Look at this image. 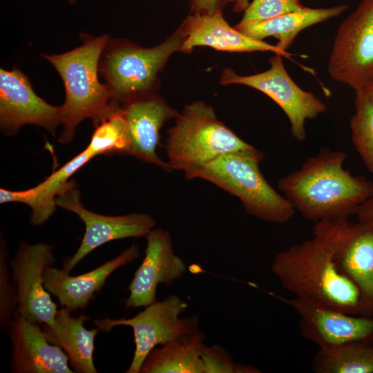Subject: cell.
Listing matches in <instances>:
<instances>
[{
    "instance_id": "ffe728a7",
    "label": "cell",
    "mask_w": 373,
    "mask_h": 373,
    "mask_svg": "<svg viewBox=\"0 0 373 373\" xmlns=\"http://www.w3.org/2000/svg\"><path fill=\"white\" fill-rule=\"evenodd\" d=\"M93 157L84 150L38 185L25 191L0 189V204L19 202L32 210L30 222L42 225L56 209L55 199L69 184L70 178Z\"/></svg>"
},
{
    "instance_id": "9c48e42d",
    "label": "cell",
    "mask_w": 373,
    "mask_h": 373,
    "mask_svg": "<svg viewBox=\"0 0 373 373\" xmlns=\"http://www.w3.org/2000/svg\"><path fill=\"white\" fill-rule=\"evenodd\" d=\"M269 64L268 70L251 75H240L231 68H224L220 84L244 85L267 95L287 117L292 137L303 142L307 136L306 121L326 112L327 106L314 93L303 90L294 82L285 69L282 55L275 54L269 59Z\"/></svg>"
},
{
    "instance_id": "e0dca14e",
    "label": "cell",
    "mask_w": 373,
    "mask_h": 373,
    "mask_svg": "<svg viewBox=\"0 0 373 373\" xmlns=\"http://www.w3.org/2000/svg\"><path fill=\"white\" fill-rule=\"evenodd\" d=\"M6 331L12 347V372H73L66 352L48 341L38 323L15 315Z\"/></svg>"
},
{
    "instance_id": "d6986e66",
    "label": "cell",
    "mask_w": 373,
    "mask_h": 373,
    "mask_svg": "<svg viewBox=\"0 0 373 373\" xmlns=\"http://www.w3.org/2000/svg\"><path fill=\"white\" fill-rule=\"evenodd\" d=\"M137 245L133 244L114 258L88 272L70 276L65 270L51 266L45 268L43 277L46 289L58 298L60 305L70 312L84 309L104 287L108 277L116 269L139 258Z\"/></svg>"
},
{
    "instance_id": "52a82bcc",
    "label": "cell",
    "mask_w": 373,
    "mask_h": 373,
    "mask_svg": "<svg viewBox=\"0 0 373 373\" xmlns=\"http://www.w3.org/2000/svg\"><path fill=\"white\" fill-rule=\"evenodd\" d=\"M187 303L177 295L162 301L156 300L130 318H104L95 321L97 328L109 332L116 326L133 329L135 349L126 373H139L150 352L157 345H162L181 336L199 331L198 316L180 318L187 309Z\"/></svg>"
},
{
    "instance_id": "7a4b0ae2",
    "label": "cell",
    "mask_w": 373,
    "mask_h": 373,
    "mask_svg": "<svg viewBox=\"0 0 373 373\" xmlns=\"http://www.w3.org/2000/svg\"><path fill=\"white\" fill-rule=\"evenodd\" d=\"M271 269L294 297L362 316L360 292L334 260L326 220L315 222L311 238L278 252Z\"/></svg>"
},
{
    "instance_id": "f546056e",
    "label": "cell",
    "mask_w": 373,
    "mask_h": 373,
    "mask_svg": "<svg viewBox=\"0 0 373 373\" xmlns=\"http://www.w3.org/2000/svg\"><path fill=\"white\" fill-rule=\"evenodd\" d=\"M231 0H187L191 14L213 15L222 12Z\"/></svg>"
},
{
    "instance_id": "1f68e13d",
    "label": "cell",
    "mask_w": 373,
    "mask_h": 373,
    "mask_svg": "<svg viewBox=\"0 0 373 373\" xmlns=\"http://www.w3.org/2000/svg\"><path fill=\"white\" fill-rule=\"evenodd\" d=\"M230 3H233V11L236 12L245 11L249 4V0H231Z\"/></svg>"
},
{
    "instance_id": "5b68a950",
    "label": "cell",
    "mask_w": 373,
    "mask_h": 373,
    "mask_svg": "<svg viewBox=\"0 0 373 373\" xmlns=\"http://www.w3.org/2000/svg\"><path fill=\"white\" fill-rule=\"evenodd\" d=\"M264 154L252 152L223 155L184 173L188 180H207L238 198L245 212L270 223L284 224L296 211L289 201L265 179L260 169Z\"/></svg>"
},
{
    "instance_id": "836d02e7",
    "label": "cell",
    "mask_w": 373,
    "mask_h": 373,
    "mask_svg": "<svg viewBox=\"0 0 373 373\" xmlns=\"http://www.w3.org/2000/svg\"><path fill=\"white\" fill-rule=\"evenodd\" d=\"M77 0H68L69 3H74L77 1Z\"/></svg>"
},
{
    "instance_id": "9a60e30c",
    "label": "cell",
    "mask_w": 373,
    "mask_h": 373,
    "mask_svg": "<svg viewBox=\"0 0 373 373\" xmlns=\"http://www.w3.org/2000/svg\"><path fill=\"white\" fill-rule=\"evenodd\" d=\"M144 258L135 271L124 300L126 308L147 307L155 303L159 284L166 286L186 272V264L177 256L169 231L153 228L145 237Z\"/></svg>"
},
{
    "instance_id": "44dd1931",
    "label": "cell",
    "mask_w": 373,
    "mask_h": 373,
    "mask_svg": "<svg viewBox=\"0 0 373 373\" xmlns=\"http://www.w3.org/2000/svg\"><path fill=\"white\" fill-rule=\"evenodd\" d=\"M70 313L62 307L57 310L54 323L41 324V329L50 343L60 347L66 352L75 372L96 373L93 350L95 337L99 329H87L84 326L89 316L73 317Z\"/></svg>"
},
{
    "instance_id": "ba28073f",
    "label": "cell",
    "mask_w": 373,
    "mask_h": 373,
    "mask_svg": "<svg viewBox=\"0 0 373 373\" xmlns=\"http://www.w3.org/2000/svg\"><path fill=\"white\" fill-rule=\"evenodd\" d=\"M327 70L334 80L354 90L373 82V0H361L339 26Z\"/></svg>"
},
{
    "instance_id": "8992f818",
    "label": "cell",
    "mask_w": 373,
    "mask_h": 373,
    "mask_svg": "<svg viewBox=\"0 0 373 373\" xmlns=\"http://www.w3.org/2000/svg\"><path fill=\"white\" fill-rule=\"evenodd\" d=\"M164 149L172 171L184 173L226 154L256 149L237 135L202 101L186 104L167 130Z\"/></svg>"
},
{
    "instance_id": "cb8c5ba5",
    "label": "cell",
    "mask_w": 373,
    "mask_h": 373,
    "mask_svg": "<svg viewBox=\"0 0 373 373\" xmlns=\"http://www.w3.org/2000/svg\"><path fill=\"white\" fill-rule=\"evenodd\" d=\"M312 367L316 373H373V344L357 342L318 348Z\"/></svg>"
},
{
    "instance_id": "d6a6232c",
    "label": "cell",
    "mask_w": 373,
    "mask_h": 373,
    "mask_svg": "<svg viewBox=\"0 0 373 373\" xmlns=\"http://www.w3.org/2000/svg\"><path fill=\"white\" fill-rule=\"evenodd\" d=\"M373 102V82L364 89Z\"/></svg>"
},
{
    "instance_id": "83f0119b",
    "label": "cell",
    "mask_w": 373,
    "mask_h": 373,
    "mask_svg": "<svg viewBox=\"0 0 373 373\" xmlns=\"http://www.w3.org/2000/svg\"><path fill=\"white\" fill-rule=\"evenodd\" d=\"M300 0H253L244 11L242 22L269 20L303 10Z\"/></svg>"
},
{
    "instance_id": "5bb4252c",
    "label": "cell",
    "mask_w": 373,
    "mask_h": 373,
    "mask_svg": "<svg viewBox=\"0 0 373 373\" xmlns=\"http://www.w3.org/2000/svg\"><path fill=\"white\" fill-rule=\"evenodd\" d=\"M61 122V106L39 97L24 73L15 68L0 69V127L5 135H13L31 124L55 135Z\"/></svg>"
},
{
    "instance_id": "ac0fdd59",
    "label": "cell",
    "mask_w": 373,
    "mask_h": 373,
    "mask_svg": "<svg viewBox=\"0 0 373 373\" xmlns=\"http://www.w3.org/2000/svg\"><path fill=\"white\" fill-rule=\"evenodd\" d=\"M185 39L184 53H190L196 46H207L229 52H254L270 51L291 59L294 55L263 40L245 35L231 27L222 12L213 15H189L180 25Z\"/></svg>"
},
{
    "instance_id": "4fadbf2b",
    "label": "cell",
    "mask_w": 373,
    "mask_h": 373,
    "mask_svg": "<svg viewBox=\"0 0 373 373\" xmlns=\"http://www.w3.org/2000/svg\"><path fill=\"white\" fill-rule=\"evenodd\" d=\"M299 316L302 336L318 348L373 342V317L350 314L307 299L280 297Z\"/></svg>"
},
{
    "instance_id": "8fae6325",
    "label": "cell",
    "mask_w": 373,
    "mask_h": 373,
    "mask_svg": "<svg viewBox=\"0 0 373 373\" xmlns=\"http://www.w3.org/2000/svg\"><path fill=\"white\" fill-rule=\"evenodd\" d=\"M53 250V246L47 243L21 242L10 262L17 292L15 315L41 325L52 324L57 312L56 303L44 287L43 277L45 268L55 261Z\"/></svg>"
},
{
    "instance_id": "603a6c76",
    "label": "cell",
    "mask_w": 373,
    "mask_h": 373,
    "mask_svg": "<svg viewBox=\"0 0 373 373\" xmlns=\"http://www.w3.org/2000/svg\"><path fill=\"white\" fill-rule=\"evenodd\" d=\"M201 331L181 336L153 350L144 361L140 373H204L200 348Z\"/></svg>"
},
{
    "instance_id": "f1b7e54d",
    "label": "cell",
    "mask_w": 373,
    "mask_h": 373,
    "mask_svg": "<svg viewBox=\"0 0 373 373\" xmlns=\"http://www.w3.org/2000/svg\"><path fill=\"white\" fill-rule=\"evenodd\" d=\"M200 356L204 373H255L259 371L249 365L236 363L233 358L220 345L203 343Z\"/></svg>"
},
{
    "instance_id": "277c9868",
    "label": "cell",
    "mask_w": 373,
    "mask_h": 373,
    "mask_svg": "<svg viewBox=\"0 0 373 373\" xmlns=\"http://www.w3.org/2000/svg\"><path fill=\"white\" fill-rule=\"evenodd\" d=\"M184 39L180 26L160 44L150 48L110 37L99 59V75L112 92L113 104L121 108L133 99L156 93L160 73L173 53L184 52Z\"/></svg>"
},
{
    "instance_id": "4316f807",
    "label": "cell",
    "mask_w": 373,
    "mask_h": 373,
    "mask_svg": "<svg viewBox=\"0 0 373 373\" xmlns=\"http://www.w3.org/2000/svg\"><path fill=\"white\" fill-rule=\"evenodd\" d=\"M8 251L6 242L1 237L0 243V324L1 330L6 331L12 321L17 309L16 288L10 280Z\"/></svg>"
},
{
    "instance_id": "4dcf8cb0",
    "label": "cell",
    "mask_w": 373,
    "mask_h": 373,
    "mask_svg": "<svg viewBox=\"0 0 373 373\" xmlns=\"http://www.w3.org/2000/svg\"><path fill=\"white\" fill-rule=\"evenodd\" d=\"M358 222L373 231V196L365 201L357 209Z\"/></svg>"
},
{
    "instance_id": "30bf717a",
    "label": "cell",
    "mask_w": 373,
    "mask_h": 373,
    "mask_svg": "<svg viewBox=\"0 0 373 373\" xmlns=\"http://www.w3.org/2000/svg\"><path fill=\"white\" fill-rule=\"evenodd\" d=\"M57 207L71 211L85 225L82 243L74 255L64 262L63 269L70 271L89 253L112 240L127 238H145L155 227V220L149 214L133 213L109 216L94 213L85 208L74 180L55 199Z\"/></svg>"
},
{
    "instance_id": "e575fe53",
    "label": "cell",
    "mask_w": 373,
    "mask_h": 373,
    "mask_svg": "<svg viewBox=\"0 0 373 373\" xmlns=\"http://www.w3.org/2000/svg\"><path fill=\"white\" fill-rule=\"evenodd\" d=\"M372 344H373V342H372Z\"/></svg>"
},
{
    "instance_id": "2e32d148",
    "label": "cell",
    "mask_w": 373,
    "mask_h": 373,
    "mask_svg": "<svg viewBox=\"0 0 373 373\" xmlns=\"http://www.w3.org/2000/svg\"><path fill=\"white\" fill-rule=\"evenodd\" d=\"M122 108L131 137L129 155L172 171L167 162L157 155L156 149L162 127L168 121L175 119L179 112L157 93L133 99Z\"/></svg>"
},
{
    "instance_id": "484cf974",
    "label": "cell",
    "mask_w": 373,
    "mask_h": 373,
    "mask_svg": "<svg viewBox=\"0 0 373 373\" xmlns=\"http://www.w3.org/2000/svg\"><path fill=\"white\" fill-rule=\"evenodd\" d=\"M355 111L350 122L353 145L373 175V102L364 89L354 90Z\"/></svg>"
},
{
    "instance_id": "6da1fadb",
    "label": "cell",
    "mask_w": 373,
    "mask_h": 373,
    "mask_svg": "<svg viewBox=\"0 0 373 373\" xmlns=\"http://www.w3.org/2000/svg\"><path fill=\"white\" fill-rule=\"evenodd\" d=\"M346 158L343 151L321 148L298 169L281 178L278 189L310 222L349 218L373 196V181L345 169Z\"/></svg>"
},
{
    "instance_id": "3957f363",
    "label": "cell",
    "mask_w": 373,
    "mask_h": 373,
    "mask_svg": "<svg viewBox=\"0 0 373 373\" xmlns=\"http://www.w3.org/2000/svg\"><path fill=\"white\" fill-rule=\"evenodd\" d=\"M80 37L82 44L70 51L41 54L55 68L64 85L62 129L57 140L64 144L72 141L77 126L84 119H91L95 127L120 108L113 104L108 86L98 78L99 59L110 36L84 33Z\"/></svg>"
},
{
    "instance_id": "7402d4cb",
    "label": "cell",
    "mask_w": 373,
    "mask_h": 373,
    "mask_svg": "<svg viewBox=\"0 0 373 373\" xmlns=\"http://www.w3.org/2000/svg\"><path fill=\"white\" fill-rule=\"evenodd\" d=\"M347 9V5H336L328 8L305 9L283 15L269 20L253 22L240 21L234 28L251 38L263 40L274 37L278 42L276 46L283 51L292 45L298 34L313 25L339 16Z\"/></svg>"
},
{
    "instance_id": "7c38bea8",
    "label": "cell",
    "mask_w": 373,
    "mask_h": 373,
    "mask_svg": "<svg viewBox=\"0 0 373 373\" xmlns=\"http://www.w3.org/2000/svg\"><path fill=\"white\" fill-rule=\"evenodd\" d=\"M339 271L358 288L362 316L373 315V231L349 218L327 219Z\"/></svg>"
},
{
    "instance_id": "d4e9b609",
    "label": "cell",
    "mask_w": 373,
    "mask_h": 373,
    "mask_svg": "<svg viewBox=\"0 0 373 373\" xmlns=\"http://www.w3.org/2000/svg\"><path fill=\"white\" fill-rule=\"evenodd\" d=\"M84 149L93 157L99 155H129L131 137L122 107L95 127Z\"/></svg>"
}]
</instances>
